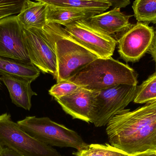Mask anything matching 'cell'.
<instances>
[{"instance_id": "cell-24", "label": "cell", "mask_w": 156, "mask_h": 156, "mask_svg": "<svg viewBox=\"0 0 156 156\" xmlns=\"http://www.w3.org/2000/svg\"><path fill=\"white\" fill-rule=\"evenodd\" d=\"M0 156H23L7 147L0 146Z\"/></svg>"}, {"instance_id": "cell-20", "label": "cell", "mask_w": 156, "mask_h": 156, "mask_svg": "<svg viewBox=\"0 0 156 156\" xmlns=\"http://www.w3.org/2000/svg\"><path fill=\"white\" fill-rule=\"evenodd\" d=\"M135 103H147L156 101V71L141 85L137 86L134 100Z\"/></svg>"}, {"instance_id": "cell-10", "label": "cell", "mask_w": 156, "mask_h": 156, "mask_svg": "<svg viewBox=\"0 0 156 156\" xmlns=\"http://www.w3.org/2000/svg\"><path fill=\"white\" fill-rule=\"evenodd\" d=\"M0 57L31 63L25 43L23 28L16 15L0 20Z\"/></svg>"}, {"instance_id": "cell-2", "label": "cell", "mask_w": 156, "mask_h": 156, "mask_svg": "<svg viewBox=\"0 0 156 156\" xmlns=\"http://www.w3.org/2000/svg\"><path fill=\"white\" fill-rule=\"evenodd\" d=\"M68 80L93 91L105 90L120 84L137 86V76L131 67L112 57L94 59Z\"/></svg>"}, {"instance_id": "cell-16", "label": "cell", "mask_w": 156, "mask_h": 156, "mask_svg": "<svg viewBox=\"0 0 156 156\" xmlns=\"http://www.w3.org/2000/svg\"><path fill=\"white\" fill-rule=\"evenodd\" d=\"M40 71L31 63L0 57V74L9 75L34 81Z\"/></svg>"}, {"instance_id": "cell-4", "label": "cell", "mask_w": 156, "mask_h": 156, "mask_svg": "<svg viewBox=\"0 0 156 156\" xmlns=\"http://www.w3.org/2000/svg\"><path fill=\"white\" fill-rule=\"evenodd\" d=\"M17 123L29 135L50 146L72 147L79 151L88 146L76 132L48 117L27 116Z\"/></svg>"}, {"instance_id": "cell-17", "label": "cell", "mask_w": 156, "mask_h": 156, "mask_svg": "<svg viewBox=\"0 0 156 156\" xmlns=\"http://www.w3.org/2000/svg\"><path fill=\"white\" fill-rule=\"evenodd\" d=\"M48 5L102 13L111 5L101 0H34Z\"/></svg>"}, {"instance_id": "cell-8", "label": "cell", "mask_w": 156, "mask_h": 156, "mask_svg": "<svg viewBox=\"0 0 156 156\" xmlns=\"http://www.w3.org/2000/svg\"><path fill=\"white\" fill-rule=\"evenodd\" d=\"M65 31L77 42L98 58L112 57L117 41L90 24L86 20H80L67 25Z\"/></svg>"}, {"instance_id": "cell-21", "label": "cell", "mask_w": 156, "mask_h": 156, "mask_svg": "<svg viewBox=\"0 0 156 156\" xmlns=\"http://www.w3.org/2000/svg\"><path fill=\"white\" fill-rule=\"evenodd\" d=\"M81 88L82 87L66 80L61 81L53 85L48 91V93L56 99L73 93Z\"/></svg>"}, {"instance_id": "cell-22", "label": "cell", "mask_w": 156, "mask_h": 156, "mask_svg": "<svg viewBox=\"0 0 156 156\" xmlns=\"http://www.w3.org/2000/svg\"><path fill=\"white\" fill-rule=\"evenodd\" d=\"M27 0H0V20L18 14Z\"/></svg>"}, {"instance_id": "cell-12", "label": "cell", "mask_w": 156, "mask_h": 156, "mask_svg": "<svg viewBox=\"0 0 156 156\" xmlns=\"http://www.w3.org/2000/svg\"><path fill=\"white\" fill-rule=\"evenodd\" d=\"M131 16L122 13L120 8H115L93 16L86 21L94 28L116 39L133 25L129 22Z\"/></svg>"}, {"instance_id": "cell-15", "label": "cell", "mask_w": 156, "mask_h": 156, "mask_svg": "<svg viewBox=\"0 0 156 156\" xmlns=\"http://www.w3.org/2000/svg\"><path fill=\"white\" fill-rule=\"evenodd\" d=\"M100 13H101L48 5L47 22V23H53L66 26L76 21L87 20L93 16Z\"/></svg>"}, {"instance_id": "cell-1", "label": "cell", "mask_w": 156, "mask_h": 156, "mask_svg": "<svg viewBox=\"0 0 156 156\" xmlns=\"http://www.w3.org/2000/svg\"><path fill=\"white\" fill-rule=\"evenodd\" d=\"M111 145L130 155L156 148V101L112 118L106 129Z\"/></svg>"}, {"instance_id": "cell-6", "label": "cell", "mask_w": 156, "mask_h": 156, "mask_svg": "<svg viewBox=\"0 0 156 156\" xmlns=\"http://www.w3.org/2000/svg\"><path fill=\"white\" fill-rule=\"evenodd\" d=\"M137 90V86L120 84L96 91L91 123L96 127L106 125L134 101Z\"/></svg>"}, {"instance_id": "cell-11", "label": "cell", "mask_w": 156, "mask_h": 156, "mask_svg": "<svg viewBox=\"0 0 156 156\" xmlns=\"http://www.w3.org/2000/svg\"><path fill=\"white\" fill-rule=\"evenodd\" d=\"M96 93V91L82 87L73 93L55 100L74 119L91 123Z\"/></svg>"}, {"instance_id": "cell-18", "label": "cell", "mask_w": 156, "mask_h": 156, "mask_svg": "<svg viewBox=\"0 0 156 156\" xmlns=\"http://www.w3.org/2000/svg\"><path fill=\"white\" fill-rule=\"evenodd\" d=\"M133 8L135 17L138 22H156V0H135Z\"/></svg>"}, {"instance_id": "cell-19", "label": "cell", "mask_w": 156, "mask_h": 156, "mask_svg": "<svg viewBox=\"0 0 156 156\" xmlns=\"http://www.w3.org/2000/svg\"><path fill=\"white\" fill-rule=\"evenodd\" d=\"M75 156H130L112 145L92 144L86 148L73 153Z\"/></svg>"}, {"instance_id": "cell-14", "label": "cell", "mask_w": 156, "mask_h": 156, "mask_svg": "<svg viewBox=\"0 0 156 156\" xmlns=\"http://www.w3.org/2000/svg\"><path fill=\"white\" fill-rule=\"evenodd\" d=\"M47 5L41 2L27 0L17 19L24 27L42 28L47 24Z\"/></svg>"}, {"instance_id": "cell-3", "label": "cell", "mask_w": 156, "mask_h": 156, "mask_svg": "<svg viewBox=\"0 0 156 156\" xmlns=\"http://www.w3.org/2000/svg\"><path fill=\"white\" fill-rule=\"evenodd\" d=\"M52 43L57 62V82L69 80L98 57L72 38L62 26L48 23L43 27Z\"/></svg>"}, {"instance_id": "cell-9", "label": "cell", "mask_w": 156, "mask_h": 156, "mask_svg": "<svg viewBox=\"0 0 156 156\" xmlns=\"http://www.w3.org/2000/svg\"><path fill=\"white\" fill-rule=\"evenodd\" d=\"M154 36L149 23L138 22L133 25L117 40L120 56L126 62H138L148 52Z\"/></svg>"}, {"instance_id": "cell-7", "label": "cell", "mask_w": 156, "mask_h": 156, "mask_svg": "<svg viewBox=\"0 0 156 156\" xmlns=\"http://www.w3.org/2000/svg\"><path fill=\"white\" fill-rule=\"evenodd\" d=\"M25 43L30 62L44 73L56 80L57 62L53 45L42 28L24 27Z\"/></svg>"}, {"instance_id": "cell-25", "label": "cell", "mask_w": 156, "mask_h": 156, "mask_svg": "<svg viewBox=\"0 0 156 156\" xmlns=\"http://www.w3.org/2000/svg\"><path fill=\"white\" fill-rule=\"evenodd\" d=\"M154 23L155 24V32L154 38L153 41V44L150 47V49L148 50V53L151 54L153 58V60L155 63L156 71V21Z\"/></svg>"}, {"instance_id": "cell-26", "label": "cell", "mask_w": 156, "mask_h": 156, "mask_svg": "<svg viewBox=\"0 0 156 156\" xmlns=\"http://www.w3.org/2000/svg\"></svg>"}, {"instance_id": "cell-23", "label": "cell", "mask_w": 156, "mask_h": 156, "mask_svg": "<svg viewBox=\"0 0 156 156\" xmlns=\"http://www.w3.org/2000/svg\"><path fill=\"white\" fill-rule=\"evenodd\" d=\"M108 3L113 8H125L130 4V0H101Z\"/></svg>"}, {"instance_id": "cell-13", "label": "cell", "mask_w": 156, "mask_h": 156, "mask_svg": "<svg viewBox=\"0 0 156 156\" xmlns=\"http://www.w3.org/2000/svg\"><path fill=\"white\" fill-rule=\"evenodd\" d=\"M0 80L8 89L12 102L29 111L32 106V97L37 95L31 88L33 81L4 74H0Z\"/></svg>"}, {"instance_id": "cell-5", "label": "cell", "mask_w": 156, "mask_h": 156, "mask_svg": "<svg viewBox=\"0 0 156 156\" xmlns=\"http://www.w3.org/2000/svg\"><path fill=\"white\" fill-rule=\"evenodd\" d=\"M0 146L9 147L23 156H65L29 135L6 113L0 115Z\"/></svg>"}]
</instances>
